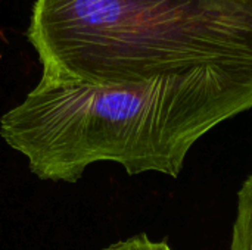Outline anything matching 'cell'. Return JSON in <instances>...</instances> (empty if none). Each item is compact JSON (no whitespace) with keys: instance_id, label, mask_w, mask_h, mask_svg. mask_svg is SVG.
I'll use <instances>...</instances> for the list:
<instances>
[{"instance_id":"1","label":"cell","mask_w":252,"mask_h":250,"mask_svg":"<svg viewBox=\"0 0 252 250\" xmlns=\"http://www.w3.org/2000/svg\"><path fill=\"white\" fill-rule=\"evenodd\" d=\"M252 109V69L199 66L137 84L40 80L0 118V137L40 180L75 183L89 165L177 178L189 150L221 122Z\"/></svg>"},{"instance_id":"2","label":"cell","mask_w":252,"mask_h":250,"mask_svg":"<svg viewBox=\"0 0 252 250\" xmlns=\"http://www.w3.org/2000/svg\"><path fill=\"white\" fill-rule=\"evenodd\" d=\"M28 40L58 84H137L252 69V0H37Z\"/></svg>"},{"instance_id":"3","label":"cell","mask_w":252,"mask_h":250,"mask_svg":"<svg viewBox=\"0 0 252 250\" xmlns=\"http://www.w3.org/2000/svg\"><path fill=\"white\" fill-rule=\"evenodd\" d=\"M230 250H252V174L238 193Z\"/></svg>"},{"instance_id":"4","label":"cell","mask_w":252,"mask_h":250,"mask_svg":"<svg viewBox=\"0 0 252 250\" xmlns=\"http://www.w3.org/2000/svg\"><path fill=\"white\" fill-rule=\"evenodd\" d=\"M103 250H173L167 242H154L146 234H137L127 240L114 243Z\"/></svg>"}]
</instances>
